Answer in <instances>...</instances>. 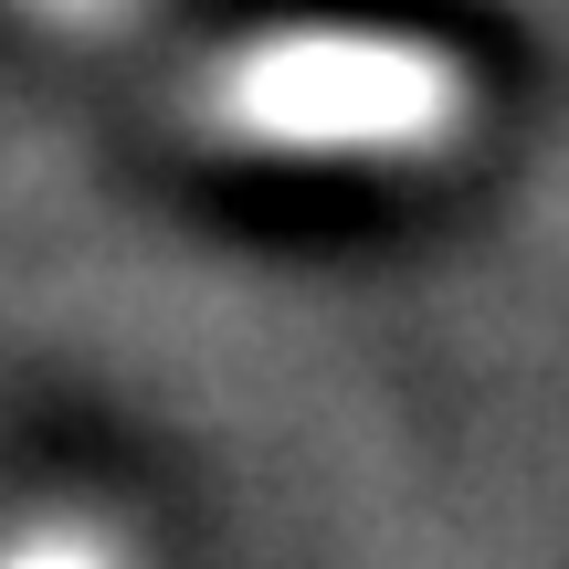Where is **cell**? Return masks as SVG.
<instances>
[{"label": "cell", "instance_id": "1", "mask_svg": "<svg viewBox=\"0 0 569 569\" xmlns=\"http://www.w3.org/2000/svg\"><path fill=\"white\" fill-rule=\"evenodd\" d=\"M201 127L243 159H296V169H422L465 148L475 74L411 32L296 21V32L232 42L201 74Z\"/></svg>", "mask_w": 569, "mask_h": 569}, {"label": "cell", "instance_id": "2", "mask_svg": "<svg viewBox=\"0 0 569 569\" xmlns=\"http://www.w3.org/2000/svg\"><path fill=\"white\" fill-rule=\"evenodd\" d=\"M0 569H127V549L106 528H21L0 549Z\"/></svg>", "mask_w": 569, "mask_h": 569}, {"label": "cell", "instance_id": "3", "mask_svg": "<svg viewBox=\"0 0 569 569\" xmlns=\"http://www.w3.org/2000/svg\"><path fill=\"white\" fill-rule=\"evenodd\" d=\"M53 21H106V11H127V0H42Z\"/></svg>", "mask_w": 569, "mask_h": 569}]
</instances>
